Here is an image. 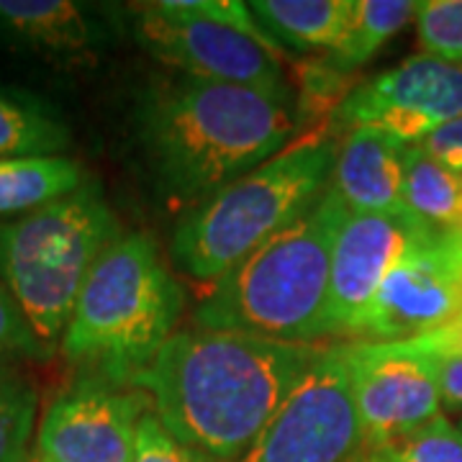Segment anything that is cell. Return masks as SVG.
Listing matches in <instances>:
<instances>
[{
  "mask_svg": "<svg viewBox=\"0 0 462 462\" xmlns=\"http://www.w3.org/2000/svg\"><path fill=\"white\" fill-rule=\"evenodd\" d=\"M346 214L327 188L291 226L231 267L196 309V329L242 331L291 345L329 337L331 249Z\"/></svg>",
  "mask_w": 462,
  "mask_h": 462,
  "instance_id": "obj_3",
  "label": "cell"
},
{
  "mask_svg": "<svg viewBox=\"0 0 462 462\" xmlns=\"http://www.w3.org/2000/svg\"><path fill=\"white\" fill-rule=\"evenodd\" d=\"M401 203L434 229L462 224V175L439 165L419 144L403 147Z\"/></svg>",
  "mask_w": 462,
  "mask_h": 462,
  "instance_id": "obj_19",
  "label": "cell"
},
{
  "mask_svg": "<svg viewBox=\"0 0 462 462\" xmlns=\"http://www.w3.org/2000/svg\"><path fill=\"white\" fill-rule=\"evenodd\" d=\"M165 3L178 14H188V16L203 18V21L234 29V32L254 39L257 44H263L264 50H270L273 54H278V57L282 54L273 44V39L260 29L257 18L249 11V3H242V0H165Z\"/></svg>",
  "mask_w": 462,
  "mask_h": 462,
  "instance_id": "obj_24",
  "label": "cell"
},
{
  "mask_svg": "<svg viewBox=\"0 0 462 462\" xmlns=\"http://www.w3.org/2000/svg\"><path fill=\"white\" fill-rule=\"evenodd\" d=\"M462 116V65L416 54L349 88L331 111L329 132L370 126L411 147Z\"/></svg>",
  "mask_w": 462,
  "mask_h": 462,
  "instance_id": "obj_9",
  "label": "cell"
},
{
  "mask_svg": "<svg viewBox=\"0 0 462 462\" xmlns=\"http://www.w3.org/2000/svg\"><path fill=\"white\" fill-rule=\"evenodd\" d=\"M249 11L282 54L329 51L345 32L352 0H254Z\"/></svg>",
  "mask_w": 462,
  "mask_h": 462,
  "instance_id": "obj_16",
  "label": "cell"
},
{
  "mask_svg": "<svg viewBox=\"0 0 462 462\" xmlns=\"http://www.w3.org/2000/svg\"><path fill=\"white\" fill-rule=\"evenodd\" d=\"M403 345L411 346L416 352H427V355H455V357H462V316L452 319L449 324L439 327V329L406 339Z\"/></svg>",
  "mask_w": 462,
  "mask_h": 462,
  "instance_id": "obj_29",
  "label": "cell"
},
{
  "mask_svg": "<svg viewBox=\"0 0 462 462\" xmlns=\"http://www.w3.org/2000/svg\"><path fill=\"white\" fill-rule=\"evenodd\" d=\"M324 349L242 331H175L134 385L182 445L236 462Z\"/></svg>",
  "mask_w": 462,
  "mask_h": 462,
  "instance_id": "obj_1",
  "label": "cell"
},
{
  "mask_svg": "<svg viewBox=\"0 0 462 462\" xmlns=\"http://www.w3.org/2000/svg\"><path fill=\"white\" fill-rule=\"evenodd\" d=\"M365 437L349 345L327 346L236 462H355Z\"/></svg>",
  "mask_w": 462,
  "mask_h": 462,
  "instance_id": "obj_7",
  "label": "cell"
},
{
  "mask_svg": "<svg viewBox=\"0 0 462 462\" xmlns=\"http://www.w3.org/2000/svg\"><path fill=\"white\" fill-rule=\"evenodd\" d=\"M185 291L149 234H121L100 254L78 296L62 355L100 378L126 385L175 334Z\"/></svg>",
  "mask_w": 462,
  "mask_h": 462,
  "instance_id": "obj_4",
  "label": "cell"
},
{
  "mask_svg": "<svg viewBox=\"0 0 462 462\" xmlns=\"http://www.w3.org/2000/svg\"><path fill=\"white\" fill-rule=\"evenodd\" d=\"M0 355L5 357H29V360H47L51 357L47 346L39 342L32 324L18 309L8 288L0 282Z\"/></svg>",
  "mask_w": 462,
  "mask_h": 462,
  "instance_id": "obj_26",
  "label": "cell"
},
{
  "mask_svg": "<svg viewBox=\"0 0 462 462\" xmlns=\"http://www.w3.org/2000/svg\"><path fill=\"white\" fill-rule=\"evenodd\" d=\"M69 147V129L51 106L0 85V160L51 157Z\"/></svg>",
  "mask_w": 462,
  "mask_h": 462,
  "instance_id": "obj_18",
  "label": "cell"
},
{
  "mask_svg": "<svg viewBox=\"0 0 462 462\" xmlns=\"http://www.w3.org/2000/svg\"><path fill=\"white\" fill-rule=\"evenodd\" d=\"M462 316V229H437L391 270L365 321L370 342H406Z\"/></svg>",
  "mask_w": 462,
  "mask_h": 462,
  "instance_id": "obj_11",
  "label": "cell"
},
{
  "mask_svg": "<svg viewBox=\"0 0 462 462\" xmlns=\"http://www.w3.org/2000/svg\"><path fill=\"white\" fill-rule=\"evenodd\" d=\"M129 462H214L211 457L200 455L199 449L182 445L175 439L167 427L160 421V416L152 411L142 413L139 427H136V439H134V452Z\"/></svg>",
  "mask_w": 462,
  "mask_h": 462,
  "instance_id": "obj_25",
  "label": "cell"
},
{
  "mask_svg": "<svg viewBox=\"0 0 462 462\" xmlns=\"http://www.w3.org/2000/svg\"><path fill=\"white\" fill-rule=\"evenodd\" d=\"M430 363L439 398L449 409H462V357L455 355H427L421 352Z\"/></svg>",
  "mask_w": 462,
  "mask_h": 462,
  "instance_id": "obj_28",
  "label": "cell"
},
{
  "mask_svg": "<svg viewBox=\"0 0 462 462\" xmlns=\"http://www.w3.org/2000/svg\"><path fill=\"white\" fill-rule=\"evenodd\" d=\"M349 367L365 452L391 445L439 416L442 398L430 363L403 342L349 345Z\"/></svg>",
  "mask_w": 462,
  "mask_h": 462,
  "instance_id": "obj_12",
  "label": "cell"
},
{
  "mask_svg": "<svg viewBox=\"0 0 462 462\" xmlns=\"http://www.w3.org/2000/svg\"><path fill=\"white\" fill-rule=\"evenodd\" d=\"M419 147L434 157L439 165L462 175V116L439 126L437 132H431L424 142H419Z\"/></svg>",
  "mask_w": 462,
  "mask_h": 462,
  "instance_id": "obj_27",
  "label": "cell"
},
{
  "mask_svg": "<svg viewBox=\"0 0 462 462\" xmlns=\"http://www.w3.org/2000/svg\"><path fill=\"white\" fill-rule=\"evenodd\" d=\"M434 226L409 208L383 214L346 211L331 249L329 337H363L385 278Z\"/></svg>",
  "mask_w": 462,
  "mask_h": 462,
  "instance_id": "obj_10",
  "label": "cell"
},
{
  "mask_svg": "<svg viewBox=\"0 0 462 462\" xmlns=\"http://www.w3.org/2000/svg\"><path fill=\"white\" fill-rule=\"evenodd\" d=\"M85 182L83 165L67 154L0 160V221L33 214L80 190Z\"/></svg>",
  "mask_w": 462,
  "mask_h": 462,
  "instance_id": "obj_17",
  "label": "cell"
},
{
  "mask_svg": "<svg viewBox=\"0 0 462 462\" xmlns=\"http://www.w3.org/2000/svg\"><path fill=\"white\" fill-rule=\"evenodd\" d=\"M460 430H462V424H460Z\"/></svg>",
  "mask_w": 462,
  "mask_h": 462,
  "instance_id": "obj_31",
  "label": "cell"
},
{
  "mask_svg": "<svg viewBox=\"0 0 462 462\" xmlns=\"http://www.w3.org/2000/svg\"><path fill=\"white\" fill-rule=\"evenodd\" d=\"M365 455L373 462H462V430L439 413L411 434Z\"/></svg>",
  "mask_w": 462,
  "mask_h": 462,
  "instance_id": "obj_22",
  "label": "cell"
},
{
  "mask_svg": "<svg viewBox=\"0 0 462 462\" xmlns=\"http://www.w3.org/2000/svg\"><path fill=\"white\" fill-rule=\"evenodd\" d=\"M291 103L190 75L154 78L136 106L149 172L170 200L199 206L291 144Z\"/></svg>",
  "mask_w": 462,
  "mask_h": 462,
  "instance_id": "obj_2",
  "label": "cell"
},
{
  "mask_svg": "<svg viewBox=\"0 0 462 462\" xmlns=\"http://www.w3.org/2000/svg\"><path fill=\"white\" fill-rule=\"evenodd\" d=\"M121 236L96 180L50 206L0 221V282L54 355L100 254Z\"/></svg>",
  "mask_w": 462,
  "mask_h": 462,
  "instance_id": "obj_6",
  "label": "cell"
},
{
  "mask_svg": "<svg viewBox=\"0 0 462 462\" xmlns=\"http://www.w3.org/2000/svg\"><path fill=\"white\" fill-rule=\"evenodd\" d=\"M460 229H462V224H460Z\"/></svg>",
  "mask_w": 462,
  "mask_h": 462,
  "instance_id": "obj_32",
  "label": "cell"
},
{
  "mask_svg": "<svg viewBox=\"0 0 462 462\" xmlns=\"http://www.w3.org/2000/svg\"><path fill=\"white\" fill-rule=\"evenodd\" d=\"M355 462H373V460H370L367 455H363V457H357V460H355Z\"/></svg>",
  "mask_w": 462,
  "mask_h": 462,
  "instance_id": "obj_30",
  "label": "cell"
},
{
  "mask_svg": "<svg viewBox=\"0 0 462 462\" xmlns=\"http://www.w3.org/2000/svg\"><path fill=\"white\" fill-rule=\"evenodd\" d=\"M416 11L419 3L413 0H352L345 32L324 62L342 75L357 69L416 18Z\"/></svg>",
  "mask_w": 462,
  "mask_h": 462,
  "instance_id": "obj_20",
  "label": "cell"
},
{
  "mask_svg": "<svg viewBox=\"0 0 462 462\" xmlns=\"http://www.w3.org/2000/svg\"><path fill=\"white\" fill-rule=\"evenodd\" d=\"M0 32L54 62L83 65L108 42L100 16L75 0H0Z\"/></svg>",
  "mask_w": 462,
  "mask_h": 462,
  "instance_id": "obj_14",
  "label": "cell"
},
{
  "mask_svg": "<svg viewBox=\"0 0 462 462\" xmlns=\"http://www.w3.org/2000/svg\"><path fill=\"white\" fill-rule=\"evenodd\" d=\"M416 36L424 54L462 65V0L419 3Z\"/></svg>",
  "mask_w": 462,
  "mask_h": 462,
  "instance_id": "obj_23",
  "label": "cell"
},
{
  "mask_svg": "<svg viewBox=\"0 0 462 462\" xmlns=\"http://www.w3.org/2000/svg\"><path fill=\"white\" fill-rule=\"evenodd\" d=\"M403 147L406 144L370 126L345 132V139L337 144L329 188L342 199L346 211L383 214L403 208Z\"/></svg>",
  "mask_w": 462,
  "mask_h": 462,
  "instance_id": "obj_15",
  "label": "cell"
},
{
  "mask_svg": "<svg viewBox=\"0 0 462 462\" xmlns=\"http://www.w3.org/2000/svg\"><path fill=\"white\" fill-rule=\"evenodd\" d=\"M32 462H36V460H32Z\"/></svg>",
  "mask_w": 462,
  "mask_h": 462,
  "instance_id": "obj_33",
  "label": "cell"
},
{
  "mask_svg": "<svg viewBox=\"0 0 462 462\" xmlns=\"http://www.w3.org/2000/svg\"><path fill=\"white\" fill-rule=\"evenodd\" d=\"M132 8L134 39L154 60L190 78L242 85L291 103L281 57L254 39L203 18L178 14L165 0Z\"/></svg>",
  "mask_w": 462,
  "mask_h": 462,
  "instance_id": "obj_8",
  "label": "cell"
},
{
  "mask_svg": "<svg viewBox=\"0 0 462 462\" xmlns=\"http://www.w3.org/2000/svg\"><path fill=\"white\" fill-rule=\"evenodd\" d=\"M339 139L300 136L267 162L193 206L175 229L172 260L185 275L216 282L303 216L329 188Z\"/></svg>",
  "mask_w": 462,
  "mask_h": 462,
  "instance_id": "obj_5",
  "label": "cell"
},
{
  "mask_svg": "<svg viewBox=\"0 0 462 462\" xmlns=\"http://www.w3.org/2000/svg\"><path fill=\"white\" fill-rule=\"evenodd\" d=\"M147 396L103 378L80 380L47 406L36 462H129Z\"/></svg>",
  "mask_w": 462,
  "mask_h": 462,
  "instance_id": "obj_13",
  "label": "cell"
},
{
  "mask_svg": "<svg viewBox=\"0 0 462 462\" xmlns=\"http://www.w3.org/2000/svg\"><path fill=\"white\" fill-rule=\"evenodd\" d=\"M39 396L32 378L0 355V462H32Z\"/></svg>",
  "mask_w": 462,
  "mask_h": 462,
  "instance_id": "obj_21",
  "label": "cell"
}]
</instances>
